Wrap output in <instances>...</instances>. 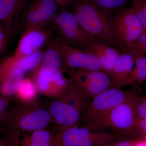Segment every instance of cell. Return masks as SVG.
Returning <instances> with one entry per match:
<instances>
[{
    "label": "cell",
    "mask_w": 146,
    "mask_h": 146,
    "mask_svg": "<svg viewBox=\"0 0 146 146\" xmlns=\"http://www.w3.org/2000/svg\"><path fill=\"white\" fill-rule=\"evenodd\" d=\"M72 4V12L84 31L120 52L110 23V18L91 0H76Z\"/></svg>",
    "instance_id": "obj_1"
},
{
    "label": "cell",
    "mask_w": 146,
    "mask_h": 146,
    "mask_svg": "<svg viewBox=\"0 0 146 146\" xmlns=\"http://www.w3.org/2000/svg\"><path fill=\"white\" fill-rule=\"evenodd\" d=\"M10 121V133L31 132L53 125L46 104L39 99L31 102H18L13 104Z\"/></svg>",
    "instance_id": "obj_2"
},
{
    "label": "cell",
    "mask_w": 146,
    "mask_h": 146,
    "mask_svg": "<svg viewBox=\"0 0 146 146\" xmlns=\"http://www.w3.org/2000/svg\"><path fill=\"white\" fill-rule=\"evenodd\" d=\"M138 98L136 92L130 91L124 101L113 108L104 119L91 127L109 131L117 137L139 138L135 132Z\"/></svg>",
    "instance_id": "obj_3"
},
{
    "label": "cell",
    "mask_w": 146,
    "mask_h": 146,
    "mask_svg": "<svg viewBox=\"0 0 146 146\" xmlns=\"http://www.w3.org/2000/svg\"><path fill=\"white\" fill-rule=\"evenodd\" d=\"M56 130L54 146H104L117 136L109 131L79 123Z\"/></svg>",
    "instance_id": "obj_4"
},
{
    "label": "cell",
    "mask_w": 146,
    "mask_h": 146,
    "mask_svg": "<svg viewBox=\"0 0 146 146\" xmlns=\"http://www.w3.org/2000/svg\"><path fill=\"white\" fill-rule=\"evenodd\" d=\"M110 23L121 53L126 52L145 31L141 21L131 7L115 13Z\"/></svg>",
    "instance_id": "obj_5"
},
{
    "label": "cell",
    "mask_w": 146,
    "mask_h": 146,
    "mask_svg": "<svg viewBox=\"0 0 146 146\" xmlns=\"http://www.w3.org/2000/svg\"><path fill=\"white\" fill-rule=\"evenodd\" d=\"M48 27L58 38L84 50L94 37L84 31L74 13L68 11H58Z\"/></svg>",
    "instance_id": "obj_6"
},
{
    "label": "cell",
    "mask_w": 146,
    "mask_h": 146,
    "mask_svg": "<svg viewBox=\"0 0 146 146\" xmlns=\"http://www.w3.org/2000/svg\"><path fill=\"white\" fill-rule=\"evenodd\" d=\"M130 91L112 87L94 97L82 117L80 123L92 126L104 119L113 108L125 100Z\"/></svg>",
    "instance_id": "obj_7"
},
{
    "label": "cell",
    "mask_w": 146,
    "mask_h": 146,
    "mask_svg": "<svg viewBox=\"0 0 146 146\" xmlns=\"http://www.w3.org/2000/svg\"><path fill=\"white\" fill-rule=\"evenodd\" d=\"M66 73L92 99L109 88L116 87L111 76L102 70L74 69L68 70Z\"/></svg>",
    "instance_id": "obj_8"
},
{
    "label": "cell",
    "mask_w": 146,
    "mask_h": 146,
    "mask_svg": "<svg viewBox=\"0 0 146 146\" xmlns=\"http://www.w3.org/2000/svg\"><path fill=\"white\" fill-rule=\"evenodd\" d=\"M55 41L67 71L78 69L103 70L99 60L93 54L67 44L56 36Z\"/></svg>",
    "instance_id": "obj_9"
},
{
    "label": "cell",
    "mask_w": 146,
    "mask_h": 146,
    "mask_svg": "<svg viewBox=\"0 0 146 146\" xmlns=\"http://www.w3.org/2000/svg\"><path fill=\"white\" fill-rule=\"evenodd\" d=\"M53 32L49 27L27 29L21 36L13 55L26 56L48 46L55 38Z\"/></svg>",
    "instance_id": "obj_10"
},
{
    "label": "cell",
    "mask_w": 146,
    "mask_h": 146,
    "mask_svg": "<svg viewBox=\"0 0 146 146\" xmlns=\"http://www.w3.org/2000/svg\"><path fill=\"white\" fill-rule=\"evenodd\" d=\"M55 0H34L24 11L23 27L24 31L31 27H48L58 12Z\"/></svg>",
    "instance_id": "obj_11"
},
{
    "label": "cell",
    "mask_w": 146,
    "mask_h": 146,
    "mask_svg": "<svg viewBox=\"0 0 146 146\" xmlns=\"http://www.w3.org/2000/svg\"><path fill=\"white\" fill-rule=\"evenodd\" d=\"M46 104L53 121V127L67 128L80 123L82 114L75 108L57 98Z\"/></svg>",
    "instance_id": "obj_12"
},
{
    "label": "cell",
    "mask_w": 146,
    "mask_h": 146,
    "mask_svg": "<svg viewBox=\"0 0 146 146\" xmlns=\"http://www.w3.org/2000/svg\"><path fill=\"white\" fill-rule=\"evenodd\" d=\"M63 72H58L50 75H42L34 72L33 79L38 94L56 98L67 89L71 79L67 78Z\"/></svg>",
    "instance_id": "obj_13"
},
{
    "label": "cell",
    "mask_w": 146,
    "mask_h": 146,
    "mask_svg": "<svg viewBox=\"0 0 146 146\" xmlns=\"http://www.w3.org/2000/svg\"><path fill=\"white\" fill-rule=\"evenodd\" d=\"M85 50L93 54L99 60L102 70L110 75L121 53L115 48L94 37Z\"/></svg>",
    "instance_id": "obj_14"
},
{
    "label": "cell",
    "mask_w": 146,
    "mask_h": 146,
    "mask_svg": "<svg viewBox=\"0 0 146 146\" xmlns=\"http://www.w3.org/2000/svg\"><path fill=\"white\" fill-rule=\"evenodd\" d=\"M58 72L66 73L67 69L55 38L44 50L40 65L34 72L39 74L50 75Z\"/></svg>",
    "instance_id": "obj_15"
},
{
    "label": "cell",
    "mask_w": 146,
    "mask_h": 146,
    "mask_svg": "<svg viewBox=\"0 0 146 146\" xmlns=\"http://www.w3.org/2000/svg\"><path fill=\"white\" fill-rule=\"evenodd\" d=\"M25 78V73L17 68L12 69L0 77V96L11 102L16 101Z\"/></svg>",
    "instance_id": "obj_16"
},
{
    "label": "cell",
    "mask_w": 146,
    "mask_h": 146,
    "mask_svg": "<svg viewBox=\"0 0 146 146\" xmlns=\"http://www.w3.org/2000/svg\"><path fill=\"white\" fill-rule=\"evenodd\" d=\"M56 98L75 108L82 115L92 99L81 86L72 79L65 91Z\"/></svg>",
    "instance_id": "obj_17"
},
{
    "label": "cell",
    "mask_w": 146,
    "mask_h": 146,
    "mask_svg": "<svg viewBox=\"0 0 146 146\" xmlns=\"http://www.w3.org/2000/svg\"><path fill=\"white\" fill-rule=\"evenodd\" d=\"M44 50H39L29 55L17 56L13 55L3 61L1 67L5 72L13 69H21L25 74L34 71L38 68L42 61Z\"/></svg>",
    "instance_id": "obj_18"
},
{
    "label": "cell",
    "mask_w": 146,
    "mask_h": 146,
    "mask_svg": "<svg viewBox=\"0 0 146 146\" xmlns=\"http://www.w3.org/2000/svg\"><path fill=\"white\" fill-rule=\"evenodd\" d=\"M56 130L46 129L25 133H18L15 139V146H54Z\"/></svg>",
    "instance_id": "obj_19"
},
{
    "label": "cell",
    "mask_w": 146,
    "mask_h": 146,
    "mask_svg": "<svg viewBox=\"0 0 146 146\" xmlns=\"http://www.w3.org/2000/svg\"><path fill=\"white\" fill-rule=\"evenodd\" d=\"M27 0H0V25L12 33L13 22L25 8Z\"/></svg>",
    "instance_id": "obj_20"
},
{
    "label": "cell",
    "mask_w": 146,
    "mask_h": 146,
    "mask_svg": "<svg viewBox=\"0 0 146 146\" xmlns=\"http://www.w3.org/2000/svg\"><path fill=\"white\" fill-rule=\"evenodd\" d=\"M135 60L128 52L120 53L110 76L113 79L116 87L125 86L127 80L135 65Z\"/></svg>",
    "instance_id": "obj_21"
},
{
    "label": "cell",
    "mask_w": 146,
    "mask_h": 146,
    "mask_svg": "<svg viewBox=\"0 0 146 146\" xmlns=\"http://www.w3.org/2000/svg\"><path fill=\"white\" fill-rule=\"evenodd\" d=\"M109 18L126 8L131 0H91Z\"/></svg>",
    "instance_id": "obj_22"
},
{
    "label": "cell",
    "mask_w": 146,
    "mask_h": 146,
    "mask_svg": "<svg viewBox=\"0 0 146 146\" xmlns=\"http://www.w3.org/2000/svg\"><path fill=\"white\" fill-rule=\"evenodd\" d=\"M38 92L32 78H25L16 97V100L23 103L31 102L39 99Z\"/></svg>",
    "instance_id": "obj_23"
},
{
    "label": "cell",
    "mask_w": 146,
    "mask_h": 146,
    "mask_svg": "<svg viewBox=\"0 0 146 146\" xmlns=\"http://www.w3.org/2000/svg\"><path fill=\"white\" fill-rule=\"evenodd\" d=\"M146 81V57H139L135 60V65L127 80L125 86L140 84Z\"/></svg>",
    "instance_id": "obj_24"
},
{
    "label": "cell",
    "mask_w": 146,
    "mask_h": 146,
    "mask_svg": "<svg viewBox=\"0 0 146 146\" xmlns=\"http://www.w3.org/2000/svg\"><path fill=\"white\" fill-rule=\"evenodd\" d=\"M13 104L0 96V126L8 132L11 131L10 117Z\"/></svg>",
    "instance_id": "obj_25"
},
{
    "label": "cell",
    "mask_w": 146,
    "mask_h": 146,
    "mask_svg": "<svg viewBox=\"0 0 146 146\" xmlns=\"http://www.w3.org/2000/svg\"><path fill=\"white\" fill-rule=\"evenodd\" d=\"M133 12L139 19L145 31H146V0H131Z\"/></svg>",
    "instance_id": "obj_26"
},
{
    "label": "cell",
    "mask_w": 146,
    "mask_h": 146,
    "mask_svg": "<svg viewBox=\"0 0 146 146\" xmlns=\"http://www.w3.org/2000/svg\"><path fill=\"white\" fill-rule=\"evenodd\" d=\"M146 140L138 137H117L115 146H136Z\"/></svg>",
    "instance_id": "obj_27"
},
{
    "label": "cell",
    "mask_w": 146,
    "mask_h": 146,
    "mask_svg": "<svg viewBox=\"0 0 146 146\" xmlns=\"http://www.w3.org/2000/svg\"><path fill=\"white\" fill-rule=\"evenodd\" d=\"M136 112L137 120L146 119V94L138 98Z\"/></svg>",
    "instance_id": "obj_28"
},
{
    "label": "cell",
    "mask_w": 146,
    "mask_h": 146,
    "mask_svg": "<svg viewBox=\"0 0 146 146\" xmlns=\"http://www.w3.org/2000/svg\"><path fill=\"white\" fill-rule=\"evenodd\" d=\"M11 33L0 25V53L5 51Z\"/></svg>",
    "instance_id": "obj_29"
},
{
    "label": "cell",
    "mask_w": 146,
    "mask_h": 146,
    "mask_svg": "<svg viewBox=\"0 0 146 146\" xmlns=\"http://www.w3.org/2000/svg\"><path fill=\"white\" fill-rule=\"evenodd\" d=\"M135 132L138 137L146 140V119L137 120Z\"/></svg>",
    "instance_id": "obj_30"
},
{
    "label": "cell",
    "mask_w": 146,
    "mask_h": 146,
    "mask_svg": "<svg viewBox=\"0 0 146 146\" xmlns=\"http://www.w3.org/2000/svg\"><path fill=\"white\" fill-rule=\"evenodd\" d=\"M11 137L8 133L0 136V146H11Z\"/></svg>",
    "instance_id": "obj_31"
},
{
    "label": "cell",
    "mask_w": 146,
    "mask_h": 146,
    "mask_svg": "<svg viewBox=\"0 0 146 146\" xmlns=\"http://www.w3.org/2000/svg\"><path fill=\"white\" fill-rule=\"evenodd\" d=\"M139 40L141 43L143 52L145 56L146 55V31H145L139 37Z\"/></svg>",
    "instance_id": "obj_32"
},
{
    "label": "cell",
    "mask_w": 146,
    "mask_h": 146,
    "mask_svg": "<svg viewBox=\"0 0 146 146\" xmlns=\"http://www.w3.org/2000/svg\"><path fill=\"white\" fill-rule=\"evenodd\" d=\"M59 6L64 7L72 4L76 0H55Z\"/></svg>",
    "instance_id": "obj_33"
},
{
    "label": "cell",
    "mask_w": 146,
    "mask_h": 146,
    "mask_svg": "<svg viewBox=\"0 0 146 146\" xmlns=\"http://www.w3.org/2000/svg\"><path fill=\"white\" fill-rule=\"evenodd\" d=\"M7 133H8V131L6 130L5 129L1 127H0V136L7 134Z\"/></svg>",
    "instance_id": "obj_34"
},
{
    "label": "cell",
    "mask_w": 146,
    "mask_h": 146,
    "mask_svg": "<svg viewBox=\"0 0 146 146\" xmlns=\"http://www.w3.org/2000/svg\"><path fill=\"white\" fill-rule=\"evenodd\" d=\"M116 140L112 141V142H110L107 145H106L104 146H115V142Z\"/></svg>",
    "instance_id": "obj_35"
}]
</instances>
